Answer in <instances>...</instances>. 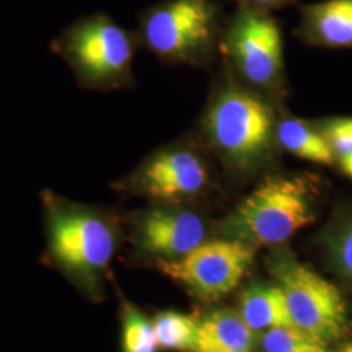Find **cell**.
<instances>
[{"instance_id": "1", "label": "cell", "mask_w": 352, "mask_h": 352, "mask_svg": "<svg viewBox=\"0 0 352 352\" xmlns=\"http://www.w3.org/2000/svg\"><path fill=\"white\" fill-rule=\"evenodd\" d=\"M39 200L46 238L41 263L62 274L90 302H100L103 280L122 239L118 217L52 189L41 190Z\"/></svg>"}, {"instance_id": "2", "label": "cell", "mask_w": 352, "mask_h": 352, "mask_svg": "<svg viewBox=\"0 0 352 352\" xmlns=\"http://www.w3.org/2000/svg\"><path fill=\"white\" fill-rule=\"evenodd\" d=\"M315 219V187L305 176H272L219 225L227 239L277 247Z\"/></svg>"}, {"instance_id": "3", "label": "cell", "mask_w": 352, "mask_h": 352, "mask_svg": "<svg viewBox=\"0 0 352 352\" xmlns=\"http://www.w3.org/2000/svg\"><path fill=\"white\" fill-rule=\"evenodd\" d=\"M136 47L138 38L102 13L77 20L50 43V50L69 67L77 84L90 90L129 85Z\"/></svg>"}, {"instance_id": "4", "label": "cell", "mask_w": 352, "mask_h": 352, "mask_svg": "<svg viewBox=\"0 0 352 352\" xmlns=\"http://www.w3.org/2000/svg\"><path fill=\"white\" fill-rule=\"evenodd\" d=\"M205 128L215 149L240 170L264 164L277 140L272 109L250 91L227 88L214 98Z\"/></svg>"}, {"instance_id": "5", "label": "cell", "mask_w": 352, "mask_h": 352, "mask_svg": "<svg viewBox=\"0 0 352 352\" xmlns=\"http://www.w3.org/2000/svg\"><path fill=\"white\" fill-rule=\"evenodd\" d=\"M267 265L298 329L327 344L346 334L347 305L337 286L286 250L274 252Z\"/></svg>"}, {"instance_id": "6", "label": "cell", "mask_w": 352, "mask_h": 352, "mask_svg": "<svg viewBox=\"0 0 352 352\" xmlns=\"http://www.w3.org/2000/svg\"><path fill=\"white\" fill-rule=\"evenodd\" d=\"M217 25L215 0H164L142 14L139 39L164 60H187L212 47Z\"/></svg>"}, {"instance_id": "7", "label": "cell", "mask_w": 352, "mask_h": 352, "mask_svg": "<svg viewBox=\"0 0 352 352\" xmlns=\"http://www.w3.org/2000/svg\"><path fill=\"white\" fill-rule=\"evenodd\" d=\"M256 247L235 239L204 241L177 260H157L154 265L206 302L217 300L239 285L253 263Z\"/></svg>"}, {"instance_id": "8", "label": "cell", "mask_w": 352, "mask_h": 352, "mask_svg": "<svg viewBox=\"0 0 352 352\" xmlns=\"http://www.w3.org/2000/svg\"><path fill=\"white\" fill-rule=\"evenodd\" d=\"M206 184L208 170L199 155L182 148H166L154 151L115 187L154 204L175 205L197 196Z\"/></svg>"}, {"instance_id": "9", "label": "cell", "mask_w": 352, "mask_h": 352, "mask_svg": "<svg viewBox=\"0 0 352 352\" xmlns=\"http://www.w3.org/2000/svg\"><path fill=\"white\" fill-rule=\"evenodd\" d=\"M226 47L245 80L272 87L283 68V39L277 21L267 12L241 6L227 29Z\"/></svg>"}, {"instance_id": "10", "label": "cell", "mask_w": 352, "mask_h": 352, "mask_svg": "<svg viewBox=\"0 0 352 352\" xmlns=\"http://www.w3.org/2000/svg\"><path fill=\"white\" fill-rule=\"evenodd\" d=\"M201 217L173 205L155 204L131 218V241L141 258L177 260L205 241Z\"/></svg>"}, {"instance_id": "11", "label": "cell", "mask_w": 352, "mask_h": 352, "mask_svg": "<svg viewBox=\"0 0 352 352\" xmlns=\"http://www.w3.org/2000/svg\"><path fill=\"white\" fill-rule=\"evenodd\" d=\"M302 32L321 46L352 47V0H324L302 7Z\"/></svg>"}, {"instance_id": "12", "label": "cell", "mask_w": 352, "mask_h": 352, "mask_svg": "<svg viewBox=\"0 0 352 352\" xmlns=\"http://www.w3.org/2000/svg\"><path fill=\"white\" fill-rule=\"evenodd\" d=\"M257 331L240 314L218 309L199 322L193 352L252 351L257 344Z\"/></svg>"}, {"instance_id": "13", "label": "cell", "mask_w": 352, "mask_h": 352, "mask_svg": "<svg viewBox=\"0 0 352 352\" xmlns=\"http://www.w3.org/2000/svg\"><path fill=\"white\" fill-rule=\"evenodd\" d=\"M240 315L256 331L274 327H296L278 285H253L240 298Z\"/></svg>"}, {"instance_id": "14", "label": "cell", "mask_w": 352, "mask_h": 352, "mask_svg": "<svg viewBox=\"0 0 352 352\" xmlns=\"http://www.w3.org/2000/svg\"><path fill=\"white\" fill-rule=\"evenodd\" d=\"M277 141L291 154L318 164L334 162V151L325 136L298 119H285L277 124Z\"/></svg>"}, {"instance_id": "15", "label": "cell", "mask_w": 352, "mask_h": 352, "mask_svg": "<svg viewBox=\"0 0 352 352\" xmlns=\"http://www.w3.org/2000/svg\"><path fill=\"white\" fill-rule=\"evenodd\" d=\"M199 322L196 318L175 311L158 312L153 320L158 347L170 351H193Z\"/></svg>"}, {"instance_id": "16", "label": "cell", "mask_w": 352, "mask_h": 352, "mask_svg": "<svg viewBox=\"0 0 352 352\" xmlns=\"http://www.w3.org/2000/svg\"><path fill=\"white\" fill-rule=\"evenodd\" d=\"M122 352H157L153 321L132 302L122 300Z\"/></svg>"}, {"instance_id": "17", "label": "cell", "mask_w": 352, "mask_h": 352, "mask_svg": "<svg viewBox=\"0 0 352 352\" xmlns=\"http://www.w3.org/2000/svg\"><path fill=\"white\" fill-rule=\"evenodd\" d=\"M264 352H329L327 343L298 327H274L261 337Z\"/></svg>"}, {"instance_id": "18", "label": "cell", "mask_w": 352, "mask_h": 352, "mask_svg": "<svg viewBox=\"0 0 352 352\" xmlns=\"http://www.w3.org/2000/svg\"><path fill=\"white\" fill-rule=\"evenodd\" d=\"M331 149L338 155L352 154V118H337L327 120L321 128Z\"/></svg>"}, {"instance_id": "19", "label": "cell", "mask_w": 352, "mask_h": 352, "mask_svg": "<svg viewBox=\"0 0 352 352\" xmlns=\"http://www.w3.org/2000/svg\"><path fill=\"white\" fill-rule=\"evenodd\" d=\"M333 250L343 273L352 278V226L340 234Z\"/></svg>"}, {"instance_id": "20", "label": "cell", "mask_w": 352, "mask_h": 352, "mask_svg": "<svg viewBox=\"0 0 352 352\" xmlns=\"http://www.w3.org/2000/svg\"><path fill=\"white\" fill-rule=\"evenodd\" d=\"M241 6L250 7L253 10H258L263 12H269L272 10L280 8L286 4H289L291 0H240Z\"/></svg>"}, {"instance_id": "21", "label": "cell", "mask_w": 352, "mask_h": 352, "mask_svg": "<svg viewBox=\"0 0 352 352\" xmlns=\"http://www.w3.org/2000/svg\"><path fill=\"white\" fill-rule=\"evenodd\" d=\"M340 166L342 171L352 180V154L340 155Z\"/></svg>"}, {"instance_id": "22", "label": "cell", "mask_w": 352, "mask_h": 352, "mask_svg": "<svg viewBox=\"0 0 352 352\" xmlns=\"http://www.w3.org/2000/svg\"><path fill=\"white\" fill-rule=\"evenodd\" d=\"M342 352H352V344H349L347 347H344V349L342 350Z\"/></svg>"}, {"instance_id": "23", "label": "cell", "mask_w": 352, "mask_h": 352, "mask_svg": "<svg viewBox=\"0 0 352 352\" xmlns=\"http://www.w3.org/2000/svg\"><path fill=\"white\" fill-rule=\"evenodd\" d=\"M240 352H252V351H240Z\"/></svg>"}]
</instances>
